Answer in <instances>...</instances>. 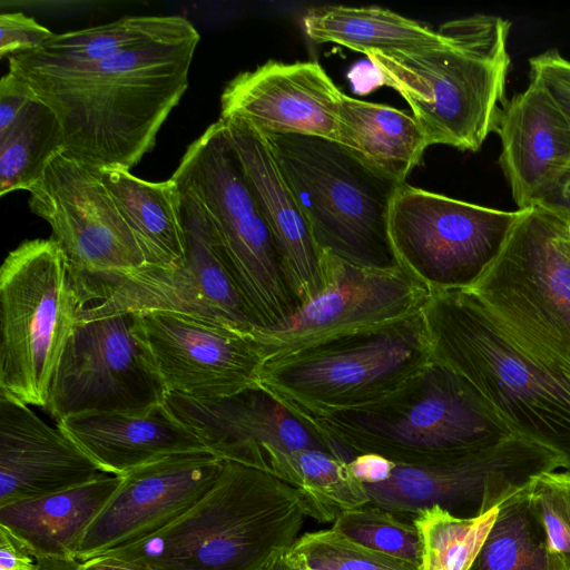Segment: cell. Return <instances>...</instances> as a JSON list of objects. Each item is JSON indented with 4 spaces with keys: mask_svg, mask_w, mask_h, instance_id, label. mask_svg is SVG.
Segmentation results:
<instances>
[{
    "mask_svg": "<svg viewBox=\"0 0 570 570\" xmlns=\"http://www.w3.org/2000/svg\"><path fill=\"white\" fill-rule=\"evenodd\" d=\"M511 22L478 13L444 23V41L366 53L382 85L409 104L429 145L476 151L507 100Z\"/></svg>",
    "mask_w": 570,
    "mask_h": 570,
    "instance_id": "obj_3",
    "label": "cell"
},
{
    "mask_svg": "<svg viewBox=\"0 0 570 570\" xmlns=\"http://www.w3.org/2000/svg\"><path fill=\"white\" fill-rule=\"evenodd\" d=\"M61 150L63 135L56 115L31 96L17 118L0 130V196L29 191Z\"/></svg>",
    "mask_w": 570,
    "mask_h": 570,
    "instance_id": "obj_31",
    "label": "cell"
},
{
    "mask_svg": "<svg viewBox=\"0 0 570 570\" xmlns=\"http://www.w3.org/2000/svg\"><path fill=\"white\" fill-rule=\"evenodd\" d=\"M332 529L361 547L421 566L422 548L415 525L387 510L372 504L346 510L333 521Z\"/></svg>",
    "mask_w": 570,
    "mask_h": 570,
    "instance_id": "obj_34",
    "label": "cell"
},
{
    "mask_svg": "<svg viewBox=\"0 0 570 570\" xmlns=\"http://www.w3.org/2000/svg\"><path fill=\"white\" fill-rule=\"evenodd\" d=\"M180 191L187 243L180 267L142 266L97 279L77 293L78 321L121 313L173 312L250 333L259 327L234 283L200 206Z\"/></svg>",
    "mask_w": 570,
    "mask_h": 570,
    "instance_id": "obj_11",
    "label": "cell"
},
{
    "mask_svg": "<svg viewBox=\"0 0 570 570\" xmlns=\"http://www.w3.org/2000/svg\"><path fill=\"white\" fill-rule=\"evenodd\" d=\"M139 314L168 394L222 399L258 385L264 357L250 333L180 313Z\"/></svg>",
    "mask_w": 570,
    "mask_h": 570,
    "instance_id": "obj_18",
    "label": "cell"
},
{
    "mask_svg": "<svg viewBox=\"0 0 570 570\" xmlns=\"http://www.w3.org/2000/svg\"><path fill=\"white\" fill-rule=\"evenodd\" d=\"M306 517L293 487L266 471L225 461L210 491L181 518L102 556L154 570H259L295 544Z\"/></svg>",
    "mask_w": 570,
    "mask_h": 570,
    "instance_id": "obj_4",
    "label": "cell"
},
{
    "mask_svg": "<svg viewBox=\"0 0 570 570\" xmlns=\"http://www.w3.org/2000/svg\"><path fill=\"white\" fill-rule=\"evenodd\" d=\"M547 534L552 570H570V471H549L527 488Z\"/></svg>",
    "mask_w": 570,
    "mask_h": 570,
    "instance_id": "obj_35",
    "label": "cell"
},
{
    "mask_svg": "<svg viewBox=\"0 0 570 570\" xmlns=\"http://www.w3.org/2000/svg\"><path fill=\"white\" fill-rule=\"evenodd\" d=\"M105 474L58 426L0 392V507L66 491Z\"/></svg>",
    "mask_w": 570,
    "mask_h": 570,
    "instance_id": "obj_21",
    "label": "cell"
},
{
    "mask_svg": "<svg viewBox=\"0 0 570 570\" xmlns=\"http://www.w3.org/2000/svg\"><path fill=\"white\" fill-rule=\"evenodd\" d=\"M55 35L35 19L21 12H6L0 16V56H17L38 49Z\"/></svg>",
    "mask_w": 570,
    "mask_h": 570,
    "instance_id": "obj_38",
    "label": "cell"
},
{
    "mask_svg": "<svg viewBox=\"0 0 570 570\" xmlns=\"http://www.w3.org/2000/svg\"><path fill=\"white\" fill-rule=\"evenodd\" d=\"M498 514L494 508L459 517L432 505L413 518L422 548L420 570H470Z\"/></svg>",
    "mask_w": 570,
    "mask_h": 570,
    "instance_id": "obj_33",
    "label": "cell"
},
{
    "mask_svg": "<svg viewBox=\"0 0 570 570\" xmlns=\"http://www.w3.org/2000/svg\"><path fill=\"white\" fill-rule=\"evenodd\" d=\"M181 16H130L72 32L55 35L36 50L9 58V70H63L91 66L175 27Z\"/></svg>",
    "mask_w": 570,
    "mask_h": 570,
    "instance_id": "obj_29",
    "label": "cell"
},
{
    "mask_svg": "<svg viewBox=\"0 0 570 570\" xmlns=\"http://www.w3.org/2000/svg\"><path fill=\"white\" fill-rule=\"evenodd\" d=\"M422 312L264 361L258 385L311 422L380 403L433 362Z\"/></svg>",
    "mask_w": 570,
    "mask_h": 570,
    "instance_id": "obj_6",
    "label": "cell"
},
{
    "mask_svg": "<svg viewBox=\"0 0 570 570\" xmlns=\"http://www.w3.org/2000/svg\"><path fill=\"white\" fill-rule=\"evenodd\" d=\"M35 570H78L79 561L76 559H59L35 557Z\"/></svg>",
    "mask_w": 570,
    "mask_h": 570,
    "instance_id": "obj_44",
    "label": "cell"
},
{
    "mask_svg": "<svg viewBox=\"0 0 570 570\" xmlns=\"http://www.w3.org/2000/svg\"><path fill=\"white\" fill-rule=\"evenodd\" d=\"M265 137L321 252L365 267L397 266L387 218L403 184L374 171L337 141Z\"/></svg>",
    "mask_w": 570,
    "mask_h": 570,
    "instance_id": "obj_8",
    "label": "cell"
},
{
    "mask_svg": "<svg viewBox=\"0 0 570 570\" xmlns=\"http://www.w3.org/2000/svg\"><path fill=\"white\" fill-rule=\"evenodd\" d=\"M101 179L131 230L146 265L159 268L183 266L187 243L176 183L171 178L147 181L121 168L102 169Z\"/></svg>",
    "mask_w": 570,
    "mask_h": 570,
    "instance_id": "obj_26",
    "label": "cell"
},
{
    "mask_svg": "<svg viewBox=\"0 0 570 570\" xmlns=\"http://www.w3.org/2000/svg\"><path fill=\"white\" fill-rule=\"evenodd\" d=\"M528 485L498 507L494 523L470 570H552L547 534Z\"/></svg>",
    "mask_w": 570,
    "mask_h": 570,
    "instance_id": "obj_32",
    "label": "cell"
},
{
    "mask_svg": "<svg viewBox=\"0 0 570 570\" xmlns=\"http://www.w3.org/2000/svg\"><path fill=\"white\" fill-rule=\"evenodd\" d=\"M259 570H308L304 558L292 547L276 552Z\"/></svg>",
    "mask_w": 570,
    "mask_h": 570,
    "instance_id": "obj_42",
    "label": "cell"
},
{
    "mask_svg": "<svg viewBox=\"0 0 570 570\" xmlns=\"http://www.w3.org/2000/svg\"><path fill=\"white\" fill-rule=\"evenodd\" d=\"M321 261V291L284 322L250 332L264 361L404 321L429 298L430 289L400 266L365 267L326 250Z\"/></svg>",
    "mask_w": 570,
    "mask_h": 570,
    "instance_id": "obj_14",
    "label": "cell"
},
{
    "mask_svg": "<svg viewBox=\"0 0 570 570\" xmlns=\"http://www.w3.org/2000/svg\"><path fill=\"white\" fill-rule=\"evenodd\" d=\"M167 395L141 315L121 313L77 322L45 410L57 423L78 414L145 410Z\"/></svg>",
    "mask_w": 570,
    "mask_h": 570,
    "instance_id": "obj_13",
    "label": "cell"
},
{
    "mask_svg": "<svg viewBox=\"0 0 570 570\" xmlns=\"http://www.w3.org/2000/svg\"><path fill=\"white\" fill-rule=\"evenodd\" d=\"M494 132L519 210L540 203L570 170V125L535 82L505 100Z\"/></svg>",
    "mask_w": 570,
    "mask_h": 570,
    "instance_id": "obj_22",
    "label": "cell"
},
{
    "mask_svg": "<svg viewBox=\"0 0 570 570\" xmlns=\"http://www.w3.org/2000/svg\"><path fill=\"white\" fill-rule=\"evenodd\" d=\"M31 96L8 72L0 80V130L6 129L29 102Z\"/></svg>",
    "mask_w": 570,
    "mask_h": 570,
    "instance_id": "obj_39",
    "label": "cell"
},
{
    "mask_svg": "<svg viewBox=\"0 0 570 570\" xmlns=\"http://www.w3.org/2000/svg\"><path fill=\"white\" fill-rule=\"evenodd\" d=\"M337 142L364 165L399 184L406 183L430 146L413 115L345 94L340 105Z\"/></svg>",
    "mask_w": 570,
    "mask_h": 570,
    "instance_id": "obj_27",
    "label": "cell"
},
{
    "mask_svg": "<svg viewBox=\"0 0 570 570\" xmlns=\"http://www.w3.org/2000/svg\"><path fill=\"white\" fill-rule=\"evenodd\" d=\"M293 548L308 570H420L416 566L361 547L331 529L301 535Z\"/></svg>",
    "mask_w": 570,
    "mask_h": 570,
    "instance_id": "obj_36",
    "label": "cell"
},
{
    "mask_svg": "<svg viewBox=\"0 0 570 570\" xmlns=\"http://www.w3.org/2000/svg\"><path fill=\"white\" fill-rule=\"evenodd\" d=\"M433 360L466 380L511 433L570 471V373L517 344L466 288L431 291L422 309Z\"/></svg>",
    "mask_w": 570,
    "mask_h": 570,
    "instance_id": "obj_2",
    "label": "cell"
},
{
    "mask_svg": "<svg viewBox=\"0 0 570 570\" xmlns=\"http://www.w3.org/2000/svg\"><path fill=\"white\" fill-rule=\"evenodd\" d=\"M101 170L63 149L50 159L29 189V208L49 224L76 294L97 279L146 265L102 183Z\"/></svg>",
    "mask_w": 570,
    "mask_h": 570,
    "instance_id": "obj_15",
    "label": "cell"
},
{
    "mask_svg": "<svg viewBox=\"0 0 570 570\" xmlns=\"http://www.w3.org/2000/svg\"><path fill=\"white\" fill-rule=\"evenodd\" d=\"M562 246L567 253V255L570 258V227L569 229L563 234L561 238Z\"/></svg>",
    "mask_w": 570,
    "mask_h": 570,
    "instance_id": "obj_45",
    "label": "cell"
},
{
    "mask_svg": "<svg viewBox=\"0 0 570 570\" xmlns=\"http://www.w3.org/2000/svg\"><path fill=\"white\" fill-rule=\"evenodd\" d=\"M57 426L104 472L115 475L171 454L209 451L166 402L140 411L71 415Z\"/></svg>",
    "mask_w": 570,
    "mask_h": 570,
    "instance_id": "obj_24",
    "label": "cell"
},
{
    "mask_svg": "<svg viewBox=\"0 0 570 570\" xmlns=\"http://www.w3.org/2000/svg\"><path fill=\"white\" fill-rule=\"evenodd\" d=\"M120 481V475L107 473L66 491L2 505L0 527L33 557L76 559L86 530Z\"/></svg>",
    "mask_w": 570,
    "mask_h": 570,
    "instance_id": "obj_25",
    "label": "cell"
},
{
    "mask_svg": "<svg viewBox=\"0 0 570 570\" xmlns=\"http://www.w3.org/2000/svg\"><path fill=\"white\" fill-rule=\"evenodd\" d=\"M568 222L552 208L522 209L500 253L466 288L495 324L533 356L570 373Z\"/></svg>",
    "mask_w": 570,
    "mask_h": 570,
    "instance_id": "obj_9",
    "label": "cell"
},
{
    "mask_svg": "<svg viewBox=\"0 0 570 570\" xmlns=\"http://www.w3.org/2000/svg\"><path fill=\"white\" fill-rule=\"evenodd\" d=\"M538 204L546 205L560 214L570 226V170L556 187Z\"/></svg>",
    "mask_w": 570,
    "mask_h": 570,
    "instance_id": "obj_41",
    "label": "cell"
},
{
    "mask_svg": "<svg viewBox=\"0 0 570 570\" xmlns=\"http://www.w3.org/2000/svg\"><path fill=\"white\" fill-rule=\"evenodd\" d=\"M203 209L220 256L259 327L298 307L267 222L220 120L186 149L170 177Z\"/></svg>",
    "mask_w": 570,
    "mask_h": 570,
    "instance_id": "obj_7",
    "label": "cell"
},
{
    "mask_svg": "<svg viewBox=\"0 0 570 570\" xmlns=\"http://www.w3.org/2000/svg\"><path fill=\"white\" fill-rule=\"evenodd\" d=\"M166 403L224 461L268 472L266 453L272 449H316L344 460L312 424L259 385L222 399L168 394Z\"/></svg>",
    "mask_w": 570,
    "mask_h": 570,
    "instance_id": "obj_19",
    "label": "cell"
},
{
    "mask_svg": "<svg viewBox=\"0 0 570 570\" xmlns=\"http://www.w3.org/2000/svg\"><path fill=\"white\" fill-rule=\"evenodd\" d=\"M395 465L396 463L377 454H360L348 462L352 474L363 484L386 481Z\"/></svg>",
    "mask_w": 570,
    "mask_h": 570,
    "instance_id": "obj_40",
    "label": "cell"
},
{
    "mask_svg": "<svg viewBox=\"0 0 570 570\" xmlns=\"http://www.w3.org/2000/svg\"><path fill=\"white\" fill-rule=\"evenodd\" d=\"M220 121L271 229L287 285L299 306L322 288L321 250L267 138L242 121Z\"/></svg>",
    "mask_w": 570,
    "mask_h": 570,
    "instance_id": "obj_23",
    "label": "cell"
},
{
    "mask_svg": "<svg viewBox=\"0 0 570 570\" xmlns=\"http://www.w3.org/2000/svg\"><path fill=\"white\" fill-rule=\"evenodd\" d=\"M309 424L348 461L377 454L414 466L451 462L513 435L466 380L435 361L389 399Z\"/></svg>",
    "mask_w": 570,
    "mask_h": 570,
    "instance_id": "obj_5",
    "label": "cell"
},
{
    "mask_svg": "<svg viewBox=\"0 0 570 570\" xmlns=\"http://www.w3.org/2000/svg\"><path fill=\"white\" fill-rule=\"evenodd\" d=\"M199 33L170 30L87 67L9 73L56 115L63 149L94 167L129 170L149 153L188 87Z\"/></svg>",
    "mask_w": 570,
    "mask_h": 570,
    "instance_id": "obj_1",
    "label": "cell"
},
{
    "mask_svg": "<svg viewBox=\"0 0 570 570\" xmlns=\"http://www.w3.org/2000/svg\"><path fill=\"white\" fill-rule=\"evenodd\" d=\"M80 308L53 239L24 240L7 255L0 268V392L45 410Z\"/></svg>",
    "mask_w": 570,
    "mask_h": 570,
    "instance_id": "obj_10",
    "label": "cell"
},
{
    "mask_svg": "<svg viewBox=\"0 0 570 570\" xmlns=\"http://www.w3.org/2000/svg\"><path fill=\"white\" fill-rule=\"evenodd\" d=\"M343 92L315 61L269 60L233 78L220 96V120L265 136L305 135L337 141Z\"/></svg>",
    "mask_w": 570,
    "mask_h": 570,
    "instance_id": "obj_20",
    "label": "cell"
},
{
    "mask_svg": "<svg viewBox=\"0 0 570 570\" xmlns=\"http://www.w3.org/2000/svg\"><path fill=\"white\" fill-rule=\"evenodd\" d=\"M303 24L314 42H332L365 55L430 47L444 41L440 31L379 7L317 8L304 16Z\"/></svg>",
    "mask_w": 570,
    "mask_h": 570,
    "instance_id": "obj_28",
    "label": "cell"
},
{
    "mask_svg": "<svg viewBox=\"0 0 570 570\" xmlns=\"http://www.w3.org/2000/svg\"><path fill=\"white\" fill-rule=\"evenodd\" d=\"M78 570H154L109 556H98L79 563Z\"/></svg>",
    "mask_w": 570,
    "mask_h": 570,
    "instance_id": "obj_43",
    "label": "cell"
},
{
    "mask_svg": "<svg viewBox=\"0 0 570 570\" xmlns=\"http://www.w3.org/2000/svg\"><path fill=\"white\" fill-rule=\"evenodd\" d=\"M520 214L405 183L391 203L389 239L397 266L430 292L469 288L495 259Z\"/></svg>",
    "mask_w": 570,
    "mask_h": 570,
    "instance_id": "obj_12",
    "label": "cell"
},
{
    "mask_svg": "<svg viewBox=\"0 0 570 570\" xmlns=\"http://www.w3.org/2000/svg\"><path fill=\"white\" fill-rule=\"evenodd\" d=\"M562 468L560 456L520 436L461 459L425 466L396 464L381 483L364 484L370 504L415 515L439 505L459 517L498 508L541 473Z\"/></svg>",
    "mask_w": 570,
    "mask_h": 570,
    "instance_id": "obj_16",
    "label": "cell"
},
{
    "mask_svg": "<svg viewBox=\"0 0 570 570\" xmlns=\"http://www.w3.org/2000/svg\"><path fill=\"white\" fill-rule=\"evenodd\" d=\"M225 461L209 451L176 453L127 472L86 530L79 562L148 539L181 518L217 482Z\"/></svg>",
    "mask_w": 570,
    "mask_h": 570,
    "instance_id": "obj_17",
    "label": "cell"
},
{
    "mask_svg": "<svg viewBox=\"0 0 570 570\" xmlns=\"http://www.w3.org/2000/svg\"><path fill=\"white\" fill-rule=\"evenodd\" d=\"M530 81L539 85L570 125V60L550 49L529 59Z\"/></svg>",
    "mask_w": 570,
    "mask_h": 570,
    "instance_id": "obj_37",
    "label": "cell"
},
{
    "mask_svg": "<svg viewBox=\"0 0 570 570\" xmlns=\"http://www.w3.org/2000/svg\"><path fill=\"white\" fill-rule=\"evenodd\" d=\"M268 473L293 487L302 497L308 517L332 522L344 511L370 504L363 483L348 462L326 451L301 449L266 453Z\"/></svg>",
    "mask_w": 570,
    "mask_h": 570,
    "instance_id": "obj_30",
    "label": "cell"
}]
</instances>
